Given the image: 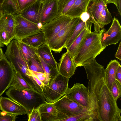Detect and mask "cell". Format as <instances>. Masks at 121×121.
<instances>
[{
  "mask_svg": "<svg viewBox=\"0 0 121 121\" xmlns=\"http://www.w3.org/2000/svg\"><path fill=\"white\" fill-rule=\"evenodd\" d=\"M81 66L84 67L89 80L88 89L94 121H121V110L106 84L103 66L93 58Z\"/></svg>",
  "mask_w": 121,
  "mask_h": 121,
  "instance_id": "obj_1",
  "label": "cell"
},
{
  "mask_svg": "<svg viewBox=\"0 0 121 121\" xmlns=\"http://www.w3.org/2000/svg\"><path fill=\"white\" fill-rule=\"evenodd\" d=\"M104 28L99 31L91 32L86 36L73 61L76 68L81 66L87 60L96 57L104 49L101 43V36Z\"/></svg>",
  "mask_w": 121,
  "mask_h": 121,
  "instance_id": "obj_2",
  "label": "cell"
},
{
  "mask_svg": "<svg viewBox=\"0 0 121 121\" xmlns=\"http://www.w3.org/2000/svg\"><path fill=\"white\" fill-rule=\"evenodd\" d=\"M9 98L27 111L28 114L33 108H37L46 101L43 95L32 90H18L11 86L6 92Z\"/></svg>",
  "mask_w": 121,
  "mask_h": 121,
  "instance_id": "obj_3",
  "label": "cell"
},
{
  "mask_svg": "<svg viewBox=\"0 0 121 121\" xmlns=\"http://www.w3.org/2000/svg\"><path fill=\"white\" fill-rule=\"evenodd\" d=\"M6 46L4 56L11 64L14 71L19 73L27 82H31L33 79L32 77L17 41L13 39Z\"/></svg>",
  "mask_w": 121,
  "mask_h": 121,
  "instance_id": "obj_4",
  "label": "cell"
},
{
  "mask_svg": "<svg viewBox=\"0 0 121 121\" xmlns=\"http://www.w3.org/2000/svg\"><path fill=\"white\" fill-rule=\"evenodd\" d=\"M69 78L59 73L48 84L45 85L43 93L46 101L54 103L64 95L68 88Z\"/></svg>",
  "mask_w": 121,
  "mask_h": 121,
  "instance_id": "obj_5",
  "label": "cell"
},
{
  "mask_svg": "<svg viewBox=\"0 0 121 121\" xmlns=\"http://www.w3.org/2000/svg\"><path fill=\"white\" fill-rule=\"evenodd\" d=\"M15 20V36L14 39L21 41L24 39L41 31V24L33 22L20 14L13 15Z\"/></svg>",
  "mask_w": 121,
  "mask_h": 121,
  "instance_id": "obj_6",
  "label": "cell"
},
{
  "mask_svg": "<svg viewBox=\"0 0 121 121\" xmlns=\"http://www.w3.org/2000/svg\"><path fill=\"white\" fill-rule=\"evenodd\" d=\"M64 95L91 112V100L88 89L83 84H74L72 87L68 89Z\"/></svg>",
  "mask_w": 121,
  "mask_h": 121,
  "instance_id": "obj_7",
  "label": "cell"
},
{
  "mask_svg": "<svg viewBox=\"0 0 121 121\" xmlns=\"http://www.w3.org/2000/svg\"><path fill=\"white\" fill-rule=\"evenodd\" d=\"M80 19V17L72 18L68 24L46 43L51 51L57 53L61 51L70 34Z\"/></svg>",
  "mask_w": 121,
  "mask_h": 121,
  "instance_id": "obj_8",
  "label": "cell"
},
{
  "mask_svg": "<svg viewBox=\"0 0 121 121\" xmlns=\"http://www.w3.org/2000/svg\"><path fill=\"white\" fill-rule=\"evenodd\" d=\"M72 19L66 15H61L43 25L41 27V31L44 34L45 43H47L68 24Z\"/></svg>",
  "mask_w": 121,
  "mask_h": 121,
  "instance_id": "obj_9",
  "label": "cell"
},
{
  "mask_svg": "<svg viewBox=\"0 0 121 121\" xmlns=\"http://www.w3.org/2000/svg\"><path fill=\"white\" fill-rule=\"evenodd\" d=\"M52 103L58 111L65 114L73 115L86 113L91 114L92 116L91 111L64 95Z\"/></svg>",
  "mask_w": 121,
  "mask_h": 121,
  "instance_id": "obj_10",
  "label": "cell"
},
{
  "mask_svg": "<svg viewBox=\"0 0 121 121\" xmlns=\"http://www.w3.org/2000/svg\"><path fill=\"white\" fill-rule=\"evenodd\" d=\"M15 71L4 56L0 60V97L10 87Z\"/></svg>",
  "mask_w": 121,
  "mask_h": 121,
  "instance_id": "obj_11",
  "label": "cell"
},
{
  "mask_svg": "<svg viewBox=\"0 0 121 121\" xmlns=\"http://www.w3.org/2000/svg\"><path fill=\"white\" fill-rule=\"evenodd\" d=\"M121 39V26L117 18L114 17L112 24L108 31L104 29L101 36V43L104 49L108 46L116 44Z\"/></svg>",
  "mask_w": 121,
  "mask_h": 121,
  "instance_id": "obj_12",
  "label": "cell"
},
{
  "mask_svg": "<svg viewBox=\"0 0 121 121\" xmlns=\"http://www.w3.org/2000/svg\"><path fill=\"white\" fill-rule=\"evenodd\" d=\"M57 0H45L43 2L40 23L43 25L61 15L58 10Z\"/></svg>",
  "mask_w": 121,
  "mask_h": 121,
  "instance_id": "obj_13",
  "label": "cell"
},
{
  "mask_svg": "<svg viewBox=\"0 0 121 121\" xmlns=\"http://www.w3.org/2000/svg\"><path fill=\"white\" fill-rule=\"evenodd\" d=\"M0 109L2 111L16 115L28 114L26 110L9 98L0 97Z\"/></svg>",
  "mask_w": 121,
  "mask_h": 121,
  "instance_id": "obj_14",
  "label": "cell"
},
{
  "mask_svg": "<svg viewBox=\"0 0 121 121\" xmlns=\"http://www.w3.org/2000/svg\"><path fill=\"white\" fill-rule=\"evenodd\" d=\"M58 64L59 73L70 78L74 74L76 68L67 52L63 54Z\"/></svg>",
  "mask_w": 121,
  "mask_h": 121,
  "instance_id": "obj_15",
  "label": "cell"
},
{
  "mask_svg": "<svg viewBox=\"0 0 121 121\" xmlns=\"http://www.w3.org/2000/svg\"><path fill=\"white\" fill-rule=\"evenodd\" d=\"M92 23L90 17L87 21L86 26L84 30L70 46L66 49L67 52L72 60L80 48L86 35L91 31Z\"/></svg>",
  "mask_w": 121,
  "mask_h": 121,
  "instance_id": "obj_16",
  "label": "cell"
},
{
  "mask_svg": "<svg viewBox=\"0 0 121 121\" xmlns=\"http://www.w3.org/2000/svg\"><path fill=\"white\" fill-rule=\"evenodd\" d=\"M43 2L37 0L32 5L25 10L20 15L23 17L34 23H40Z\"/></svg>",
  "mask_w": 121,
  "mask_h": 121,
  "instance_id": "obj_17",
  "label": "cell"
},
{
  "mask_svg": "<svg viewBox=\"0 0 121 121\" xmlns=\"http://www.w3.org/2000/svg\"><path fill=\"white\" fill-rule=\"evenodd\" d=\"M15 22L13 15L4 14L0 18V31L3 29L6 30L12 41L15 36Z\"/></svg>",
  "mask_w": 121,
  "mask_h": 121,
  "instance_id": "obj_18",
  "label": "cell"
},
{
  "mask_svg": "<svg viewBox=\"0 0 121 121\" xmlns=\"http://www.w3.org/2000/svg\"><path fill=\"white\" fill-rule=\"evenodd\" d=\"M91 2V4L88 5L87 11L91 16V22L95 25L97 24L103 9L107 4L105 0H97Z\"/></svg>",
  "mask_w": 121,
  "mask_h": 121,
  "instance_id": "obj_19",
  "label": "cell"
},
{
  "mask_svg": "<svg viewBox=\"0 0 121 121\" xmlns=\"http://www.w3.org/2000/svg\"><path fill=\"white\" fill-rule=\"evenodd\" d=\"M90 0H76L65 15L72 18L79 17L83 13L87 11Z\"/></svg>",
  "mask_w": 121,
  "mask_h": 121,
  "instance_id": "obj_20",
  "label": "cell"
},
{
  "mask_svg": "<svg viewBox=\"0 0 121 121\" xmlns=\"http://www.w3.org/2000/svg\"><path fill=\"white\" fill-rule=\"evenodd\" d=\"M37 53L45 63L58 70L57 63L47 43H45L37 48Z\"/></svg>",
  "mask_w": 121,
  "mask_h": 121,
  "instance_id": "obj_21",
  "label": "cell"
},
{
  "mask_svg": "<svg viewBox=\"0 0 121 121\" xmlns=\"http://www.w3.org/2000/svg\"><path fill=\"white\" fill-rule=\"evenodd\" d=\"M120 63L116 60H111L105 69V78L106 84L111 91L112 86L116 79V73Z\"/></svg>",
  "mask_w": 121,
  "mask_h": 121,
  "instance_id": "obj_22",
  "label": "cell"
},
{
  "mask_svg": "<svg viewBox=\"0 0 121 121\" xmlns=\"http://www.w3.org/2000/svg\"><path fill=\"white\" fill-rule=\"evenodd\" d=\"M11 86L18 90H29L37 91L24 79L19 73L15 71Z\"/></svg>",
  "mask_w": 121,
  "mask_h": 121,
  "instance_id": "obj_23",
  "label": "cell"
},
{
  "mask_svg": "<svg viewBox=\"0 0 121 121\" xmlns=\"http://www.w3.org/2000/svg\"><path fill=\"white\" fill-rule=\"evenodd\" d=\"M112 19V15L107 8L106 4L103 9L97 24L94 25V31L99 32L100 30V29L103 28L105 25L110 23Z\"/></svg>",
  "mask_w": 121,
  "mask_h": 121,
  "instance_id": "obj_24",
  "label": "cell"
},
{
  "mask_svg": "<svg viewBox=\"0 0 121 121\" xmlns=\"http://www.w3.org/2000/svg\"><path fill=\"white\" fill-rule=\"evenodd\" d=\"M22 41L36 48L45 43V36L42 31L35 35L24 39Z\"/></svg>",
  "mask_w": 121,
  "mask_h": 121,
  "instance_id": "obj_25",
  "label": "cell"
},
{
  "mask_svg": "<svg viewBox=\"0 0 121 121\" xmlns=\"http://www.w3.org/2000/svg\"><path fill=\"white\" fill-rule=\"evenodd\" d=\"M86 22H84L80 18L79 21L70 34L65 43L64 48H65L67 49L70 46L85 28Z\"/></svg>",
  "mask_w": 121,
  "mask_h": 121,
  "instance_id": "obj_26",
  "label": "cell"
},
{
  "mask_svg": "<svg viewBox=\"0 0 121 121\" xmlns=\"http://www.w3.org/2000/svg\"><path fill=\"white\" fill-rule=\"evenodd\" d=\"M17 41L21 52L27 63L31 58L37 56V48L31 46L22 41Z\"/></svg>",
  "mask_w": 121,
  "mask_h": 121,
  "instance_id": "obj_27",
  "label": "cell"
},
{
  "mask_svg": "<svg viewBox=\"0 0 121 121\" xmlns=\"http://www.w3.org/2000/svg\"><path fill=\"white\" fill-rule=\"evenodd\" d=\"M4 14L10 13L13 15L20 14L13 0H4L0 7Z\"/></svg>",
  "mask_w": 121,
  "mask_h": 121,
  "instance_id": "obj_28",
  "label": "cell"
},
{
  "mask_svg": "<svg viewBox=\"0 0 121 121\" xmlns=\"http://www.w3.org/2000/svg\"><path fill=\"white\" fill-rule=\"evenodd\" d=\"M37 54L49 83L59 73L58 70L45 63L37 53Z\"/></svg>",
  "mask_w": 121,
  "mask_h": 121,
  "instance_id": "obj_29",
  "label": "cell"
},
{
  "mask_svg": "<svg viewBox=\"0 0 121 121\" xmlns=\"http://www.w3.org/2000/svg\"><path fill=\"white\" fill-rule=\"evenodd\" d=\"M29 70L33 78L43 90L44 86L49 83L45 73Z\"/></svg>",
  "mask_w": 121,
  "mask_h": 121,
  "instance_id": "obj_30",
  "label": "cell"
},
{
  "mask_svg": "<svg viewBox=\"0 0 121 121\" xmlns=\"http://www.w3.org/2000/svg\"><path fill=\"white\" fill-rule=\"evenodd\" d=\"M76 0H57L58 11L60 15H65L71 8Z\"/></svg>",
  "mask_w": 121,
  "mask_h": 121,
  "instance_id": "obj_31",
  "label": "cell"
},
{
  "mask_svg": "<svg viewBox=\"0 0 121 121\" xmlns=\"http://www.w3.org/2000/svg\"><path fill=\"white\" fill-rule=\"evenodd\" d=\"M41 114L56 115L58 111L52 103L45 102L40 105L38 107Z\"/></svg>",
  "mask_w": 121,
  "mask_h": 121,
  "instance_id": "obj_32",
  "label": "cell"
},
{
  "mask_svg": "<svg viewBox=\"0 0 121 121\" xmlns=\"http://www.w3.org/2000/svg\"><path fill=\"white\" fill-rule=\"evenodd\" d=\"M27 63L30 70L37 72H45L37 55V56L31 58Z\"/></svg>",
  "mask_w": 121,
  "mask_h": 121,
  "instance_id": "obj_33",
  "label": "cell"
},
{
  "mask_svg": "<svg viewBox=\"0 0 121 121\" xmlns=\"http://www.w3.org/2000/svg\"><path fill=\"white\" fill-rule=\"evenodd\" d=\"M20 13L30 6L37 0H13Z\"/></svg>",
  "mask_w": 121,
  "mask_h": 121,
  "instance_id": "obj_34",
  "label": "cell"
},
{
  "mask_svg": "<svg viewBox=\"0 0 121 121\" xmlns=\"http://www.w3.org/2000/svg\"><path fill=\"white\" fill-rule=\"evenodd\" d=\"M110 92L114 99L117 101L121 95V84L117 80L113 83Z\"/></svg>",
  "mask_w": 121,
  "mask_h": 121,
  "instance_id": "obj_35",
  "label": "cell"
},
{
  "mask_svg": "<svg viewBox=\"0 0 121 121\" xmlns=\"http://www.w3.org/2000/svg\"><path fill=\"white\" fill-rule=\"evenodd\" d=\"M28 115L29 121H42L41 114L38 108H33Z\"/></svg>",
  "mask_w": 121,
  "mask_h": 121,
  "instance_id": "obj_36",
  "label": "cell"
},
{
  "mask_svg": "<svg viewBox=\"0 0 121 121\" xmlns=\"http://www.w3.org/2000/svg\"><path fill=\"white\" fill-rule=\"evenodd\" d=\"M17 116L4 111L0 112V121H15Z\"/></svg>",
  "mask_w": 121,
  "mask_h": 121,
  "instance_id": "obj_37",
  "label": "cell"
},
{
  "mask_svg": "<svg viewBox=\"0 0 121 121\" xmlns=\"http://www.w3.org/2000/svg\"><path fill=\"white\" fill-rule=\"evenodd\" d=\"M0 40L4 45L6 46L11 41L7 32L4 29L0 31Z\"/></svg>",
  "mask_w": 121,
  "mask_h": 121,
  "instance_id": "obj_38",
  "label": "cell"
},
{
  "mask_svg": "<svg viewBox=\"0 0 121 121\" xmlns=\"http://www.w3.org/2000/svg\"><path fill=\"white\" fill-rule=\"evenodd\" d=\"M81 20L84 22H86L91 17V16L87 11L82 13L79 17Z\"/></svg>",
  "mask_w": 121,
  "mask_h": 121,
  "instance_id": "obj_39",
  "label": "cell"
},
{
  "mask_svg": "<svg viewBox=\"0 0 121 121\" xmlns=\"http://www.w3.org/2000/svg\"><path fill=\"white\" fill-rule=\"evenodd\" d=\"M116 79L121 84V66L120 64L117 69L116 73Z\"/></svg>",
  "mask_w": 121,
  "mask_h": 121,
  "instance_id": "obj_40",
  "label": "cell"
},
{
  "mask_svg": "<svg viewBox=\"0 0 121 121\" xmlns=\"http://www.w3.org/2000/svg\"><path fill=\"white\" fill-rule=\"evenodd\" d=\"M115 57L119 59L120 61L121 60V42L119 43Z\"/></svg>",
  "mask_w": 121,
  "mask_h": 121,
  "instance_id": "obj_41",
  "label": "cell"
},
{
  "mask_svg": "<svg viewBox=\"0 0 121 121\" xmlns=\"http://www.w3.org/2000/svg\"><path fill=\"white\" fill-rule=\"evenodd\" d=\"M117 7L119 14L120 16L121 15V0H117Z\"/></svg>",
  "mask_w": 121,
  "mask_h": 121,
  "instance_id": "obj_42",
  "label": "cell"
},
{
  "mask_svg": "<svg viewBox=\"0 0 121 121\" xmlns=\"http://www.w3.org/2000/svg\"><path fill=\"white\" fill-rule=\"evenodd\" d=\"M106 4H109L112 3L114 4L115 6H117V0H105Z\"/></svg>",
  "mask_w": 121,
  "mask_h": 121,
  "instance_id": "obj_43",
  "label": "cell"
},
{
  "mask_svg": "<svg viewBox=\"0 0 121 121\" xmlns=\"http://www.w3.org/2000/svg\"><path fill=\"white\" fill-rule=\"evenodd\" d=\"M4 56L2 49L0 47V60Z\"/></svg>",
  "mask_w": 121,
  "mask_h": 121,
  "instance_id": "obj_44",
  "label": "cell"
},
{
  "mask_svg": "<svg viewBox=\"0 0 121 121\" xmlns=\"http://www.w3.org/2000/svg\"><path fill=\"white\" fill-rule=\"evenodd\" d=\"M4 13L0 9V18L3 15Z\"/></svg>",
  "mask_w": 121,
  "mask_h": 121,
  "instance_id": "obj_45",
  "label": "cell"
},
{
  "mask_svg": "<svg viewBox=\"0 0 121 121\" xmlns=\"http://www.w3.org/2000/svg\"><path fill=\"white\" fill-rule=\"evenodd\" d=\"M4 47V45L0 40V47Z\"/></svg>",
  "mask_w": 121,
  "mask_h": 121,
  "instance_id": "obj_46",
  "label": "cell"
},
{
  "mask_svg": "<svg viewBox=\"0 0 121 121\" xmlns=\"http://www.w3.org/2000/svg\"><path fill=\"white\" fill-rule=\"evenodd\" d=\"M4 0H0V7Z\"/></svg>",
  "mask_w": 121,
  "mask_h": 121,
  "instance_id": "obj_47",
  "label": "cell"
},
{
  "mask_svg": "<svg viewBox=\"0 0 121 121\" xmlns=\"http://www.w3.org/2000/svg\"><path fill=\"white\" fill-rule=\"evenodd\" d=\"M97 0H90L91 2H93Z\"/></svg>",
  "mask_w": 121,
  "mask_h": 121,
  "instance_id": "obj_48",
  "label": "cell"
},
{
  "mask_svg": "<svg viewBox=\"0 0 121 121\" xmlns=\"http://www.w3.org/2000/svg\"><path fill=\"white\" fill-rule=\"evenodd\" d=\"M42 2H43L45 0H40Z\"/></svg>",
  "mask_w": 121,
  "mask_h": 121,
  "instance_id": "obj_49",
  "label": "cell"
},
{
  "mask_svg": "<svg viewBox=\"0 0 121 121\" xmlns=\"http://www.w3.org/2000/svg\"></svg>",
  "mask_w": 121,
  "mask_h": 121,
  "instance_id": "obj_50",
  "label": "cell"
}]
</instances>
